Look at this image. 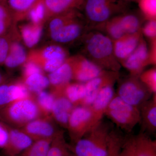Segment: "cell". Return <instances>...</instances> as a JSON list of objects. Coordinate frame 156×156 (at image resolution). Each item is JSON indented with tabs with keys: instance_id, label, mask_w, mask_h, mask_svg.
<instances>
[{
	"instance_id": "obj_1",
	"label": "cell",
	"mask_w": 156,
	"mask_h": 156,
	"mask_svg": "<svg viewBox=\"0 0 156 156\" xmlns=\"http://www.w3.org/2000/svg\"><path fill=\"white\" fill-rule=\"evenodd\" d=\"M90 30L83 15L76 9L49 18L45 34L49 42L66 47L80 41Z\"/></svg>"
},
{
	"instance_id": "obj_2",
	"label": "cell",
	"mask_w": 156,
	"mask_h": 156,
	"mask_svg": "<svg viewBox=\"0 0 156 156\" xmlns=\"http://www.w3.org/2000/svg\"><path fill=\"white\" fill-rule=\"evenodd\" d=\"M80 41L81 54L105 70L119 72L121 65L115 56L113 41L106 35L90 30Z\"/></svg>"
},
{
	"instance_id": "obj_3",
	"label": "cell",
	"mask_w": 156,
	"mask_h": 156,
	"mask_svg": "<svg viewBox=\"0 0 156 156\" xmlns=\"http://www.w3.org/2000/svg\"><path fill=\"white\" fill-rule=\"evenodd\" d=\"M114 127L112 122L101 120L85 136L70 145L73 156H106Z\"/></svg>"
},
{
	"instance_id": "obj_4",
	"label": "cell",
	"mask_w": 156,
	"mask_h": 156,
	"mask_svg": "<svg viewBox=\"0 0 156 156\" xmlns=\"http://www.w3.org/2000/svg\"><path fill=\"white\" fill-rule=\"evenodd\" d=\"M43 117L32 94L17 99L0 109V121L12 128H20Z\"/></svg>"
},
{
	"instance_id": "obj_5",
	"label": "cell",
	"mask_w": 156,
	"mask_h": 156,
	"mask_svg": "<svg viewBox=\"0 0 156 156\" xmlns=\"http://www.w3.org/2000/svg\"><path fill=\"white\" fill-rule=\"evenodd\" d=\"M83 16L90 30L123 14L125 7L119 0H84Z\"/></svg>"
},
{
	"instance_id": "obj_6",
	"label": "cell",
	"mask_w": 156,
	"mask_h": 156,
	"mask_svg": "<svg viewBox=\"0 0 156 156\" xmlns=\"http://www.w3.org/2000/svg\"><path fill=\"white\" fill-rule=\"evenodd\" d=\"M70 56L66 47L48 42L39 48L29 50L27 60L36 63L45 73L53 72Z\"/></svg>"
},
{
	"instance_id": "obj_7",
	"label": "cell",
	"mask_w": 156,
	"mask_h": 156,
	"mask_svg": "<svg viewBox=\"0 0 156 156\" xmlns=\"http://www.w3.org/2000/svg\"><path fill=\"white\" fill-rule=\"evenodd\" d=\"M105 115L127 134H131L140 121L139 109L124 101L115 94L107 108Z\"/></svg>"
},
{
	"instance_id": "obj_8",
	"label": "cell",
	"mask_w": 156,
	"mask_h": 156,
	"mask_svg": "<svg viewBox=\"0 0 156 156\" xmlns=\"http://www.w3.org/2000/svg\"><path fill=\"white\" fill-rule=\"evenodd\" d=\"M143 21L132 13L120 14L94 29L105 34L113 41L141 30Z\"/></svg>"
},
{
	"instance_id": "obj_9",
	"label": "cell",
	"mask_w": 156,
	"mask_h": 156,
	"mask_svg": "<svg viewBox=\"0 0 156 156\" xmlns=\"http://www.w3.org/2000/svg\"><path fill=\"white\" fill-rule=\"evenodd\" d=\"M116 95L126 103L139 108L153 94L140 80L139 76L130 75L120 82Z\"/></svg>"
},
{
	"instance_id": "obj_10",
	"label": "cell",
	"mask_w": 156,
	"mask_h": 156,
	"mask_svg": "<svg viewBox=\"0 0 156 156\" xmlns=\"http://www.w3.org/2000/svg\"><path fill=\"white\" fill-rule=\"evenodd\" d=\"M98 124L89 107H75L70 115L66 128L72 145L85 136Z\"/></svg>"
},
{
	"instance_id": "obj_11",
	"label": "cell",
	"mask_w": 156,
	"mask_h": 156,
	"mask_svg": "<svg viewBox=\"0 0 156 156\" xmlns=\"http://www.w3.org/2000/svg\"><path fill=\"white\" fill-rule=\"evenodd\" d=\"M30 136L34 141L52 139L63 131L59 129L52 117H41L30 122L20 128Z\"/></svg>"
},
{
	"instance_id": "obj_12",
	"label": "cell",
	"mask_w": 156,
	"mask_h": 156,
	"mask_svg": "<svg viewBox=\"0 0 156 156\" xmlns=\"http://www.w3.org/2000/svg\"><path fill=\"white\" fill-rule=\"evenodd\" d=\"M28 52L21 41L17 26L12 32L9 53L3 65L6 72L11 75V73L21 68L27 61Z\"/></svg>"
},
{
	"instance_id": "obj_13",
	"label": "cell",
	"mask_w": 156,
	"mask_h": 156,
	"mask_svg": "<svg viewBox=\"0 0 156 156\" xmlns=\"http://www.w3.org/2000/svg\"><path fill=\"white\" fill-rule=\"evenodd\" d=\"M155 64L151 55L147 44L142 37L139 44L128 58L120 63L130 73V75L138 76L149 64Z\"/></svg>"
},
{
	"instance_id": "obj_14",
	"label": "cell",
	"mask_w": 156,
	"mask_h": 156,
	"mask_svg": "<svg viewBox=\"0 0 156 156\" xmlns=\"http://www.w3.org/2000/svg\"><path fill=\"white\" fill-rule=\"evenodd\" d=\"M119 78V72L105 70L98 76L85 83V95L81 105L90 106L101 89L110 85L114 86Z\"/></svg>"
},
{
	"instance_id": "obj_15",
	"label": "cell",
	"mask_w": 156,
	"mask_h": 156,
	"mask_svg": "<svg viewBox=\"0 0 156 156\" xmlns=\"http://www.w3.org/2000/svg\"><path fill=\"white\" fill-rule=\"evenodd\" d=\"M73 61V80L85 83L105 71L101 68L82 54L71 56Z\"/></svg>"
},
{
	"instance_id": "obj_16",
	"label": "cell",
	"mask_w": 156,
	"mask_h": 156,
	"mask_svg": "<svg viewBox=\"0 0 156 156\" xmlns=\"http://www.w3.org/2000/svg\"><path fill=\"white\" fill-rule=\"evenodd\" d=\"M32 95L21 79L11 77L0 85V109L14 101L28 97Z\"/></svg>"
},
{
	"instance_id": "obj_17",
	"label": "cell",
	"mask_w": 156,
	"mask_h": 156,
	"mask_svg": "<svg viewBox=\"0 0 156 156\" xmlns=\"http://www.w3.org/2000/svg\"><path fill=\"white\" fill-rule=\"evenodd\" d=\"M9 139L3 149L6 156H15L30 147L34 140L28 134L20 128L9 126Z\"/></svg>"
},
{
	"instance_id": "obj_18",
	"label": "cell",
	"mask_w": 156,
	"mask_h": 156,
	"mask_svg": "<svg viewBox=\"0 0 156 156\" xmlns=\"http://www.w3.org/2000/svg\"><path fill=\"white\" fill-rule=\"evenodd\" d=\"M45 25L27 21L17 24L20 38L27 50H30L37 48L45 34Z\"/></svg>"
},
{
	"instance_id": "obj_19",
	"label": "cell",
	"mask_w": 156,
	"mask_h": 156,
	"mask_svg": "<svg viewBox=\"0 0 156 156\" xmlns=\"http://www.w3.org/2000/svg\"><path fill=\"white\" fill-rule=\"evenodd\" d=\"M73 76L72 58L70 56L60 67L48 74V77L51 92L60 91L66 85L71 82Z\"/></svg>"
},
{
	"instance_id": "obj_20",
	"label": "cell",
	"mask_w": 156,
	"mask_h": 156,
	"mask_svg": "<svg viewBox=\"0 0 156 156\" xmlns=\"http://www.w3.org/2000/svg\"><path fill=\"white\" fill-rule=\"evenodd\" d=\"M143 37L141 30L136 33L127 35L114 41L115 56L120 63L134 52Z\"/></svg>"
},
{
	"instance_id": "obj_21",
	"label": "cell",
	"mask_w": 156,
	"mask_h": 156,
	"mask_svg": "<svg viewBox=\"0 0 156 156\" xmlns=\"http://www.w3.org/2000/svg\"><path fill=\"white\" fill-rule=\"evenodd\" d=\"M141 131L147 134H154L156 131V94L139 108Z\"/></svg>"
},
{
	"instance_id": "obj_22",
	"label": "cell",
	"mask_w": 156,
	"mask_h": 156,
	"mask_svg": "<svg viewBox=\"0 0 156 156\" xmlns=\"http://www.w3.org/2000/svg\"><path fill=\"white\" fill-rule=\"evenodd\" d=\"M53 94L55 98L51 117L57 125L66 129L70 115L75 106L62 94Z\"/></svg>"
},
{
	"instance_id": "obj_23",
	"label": "cell",
	"mask_w": 156,
	"mask_h": 156,
	"mask_svg": "<svg viewBox=\"0 0 156 156\" xmlns=\"http://www.w3.org/2000/svg\"><path fill=\"white\" fill-rule=\"evenodd\" d=\"M115 94L113 85L105 87L101 90L89 106L96 123L100 122L102 120L105 111Z\"/></svg>"
},
{
	"instance_id": "obj_24",
	"label": "cell",
	"mask_w": 156,
	"mask_h": 156,
	"mask_svg": "<svg viewBox=\"0 0 156 156\" xmlns=\"http://www.w3.org/2000/svg\"><path fill=\"white\" fill-rule=\"evenodd\" d=\"M84 0H44L48 20L52 16L78 9Z\"/></svg>"
},
{
	"instance_id": "obj_25",
	"label": "cell",
	"mask_w": 156,
	"mask_h": 156,
	"mask_svg": "<svg viewBox=\"0 0 156 156\" xmlns=\"http://www.w3.org/2000/svg\"><path fill=\"white\" fill-rule=\"evenodd\" d=\"M135 156H156V141L144 132L134 135Z\"/></svg>"
},
{
	"instance_id": "obj_26",
	"label": "cell",
	"mask_w": 156,
	"mask_h": 156,
	"mask_svg": "<svg viewBox=\"0 0 156 156\" xmlns=\"http://www.w3.org/2000/svg\"><path fill=\"white\" fill-rule=\"evenodd\" d=\"M56 94L64 95L75 107L81 105L85 95V83L70 82Z\"/></svg>"
},
{
	"instance_id": "obj_27",
	"label": "cell",
	"mask_w": 156,
	"mask_h": 156,
	"mask_svg": "<svg viewBox=\"0 0 156 156\" xmlns=\"http://www.w3.org/2000/svg\"><path fill=\"white\" fill-rule=\"evenodd\" d=\"M17 24L7 0H0V37L10 34Z\"/></svg>"
},
{
	"instance_id": "obj_28",
	"label": "cell",
	"mask_w": 156,
	"mask_h": 156,
	"mask_svg": "<svg viewBox=\"0 0 156 156\" xmlns=\"http://www.w3.org/2000/svg\"><path fill=\"white\" fill-rule=\"evenodd\" d=\"M37 0H7L8 5L17 24L24 21L29 11Z\"/></svg>"
},
{
	"instance_id": "obj_29",
	"label": "cell",
	"mask_w": 156,
	"mask_h": 156,
	"mask_svg": "<svg viewBox=\"0 0 156 156\" xmlns=\"http://www.w3.org/2000/svg\"><path fill=\"white\" fill-rule=\"evenodd\" d=\"M20 79L31 94H36L50 87L49 79L44 73H35Z\"/></svg>"
},
{
	"instance_id": "obj_30",
	"label": "cell",
	"mask_w": 156,
	"mask_h": 156,
	"mask_svg": "<svg viewBox=\"0 0 156 156\" xmlns=\"http://www.w3.org/2000/svg\"><path fill=\"white\" fill-rule=\"evenodd\" d=\"M46 156H73L70 145L66 143L64 131L53 138L50 144Z\"/></svg>"
},
{
	"instance_id": "obj_31",
	"label": "cell",
	"mask_w": 156,
	"mask_h": 156,
	"mask_svg": "<svg viewBox=\"0 0 156 156\" xmlns=\"http://www.w3.org/2000/svg\"><path fill=\"white\" fill-rule=\"evenodd\" d=\"M34 96L37 104L43 117H51L53 103L55 100V95L53 92L45 90L35 94Z\"/></svg>"
},
{
	"instance_id": "obj_32",
	"label": "cell",
	"mask_w": 156,
	"mask_h": 156,
	"mask_svg": "<svg viewBox=\"0 0 156 156\" xmlns=\"http://www.w3.org/2000/svg\"><path fill=\"white\" fill-rule=\"evenodd\" d=\"M126 135L122 130L114 127L111 132L106 156H120Z\"/></svg>"
},
{
	"instance_id": "obj_33",
	"label": "cell",
	"mask_w": 156,
	"mask_h": 156,
	"mask_svg": "<svg viewBox=\"0 0 156 156\" xmlns=\"http://www.w3.org/2000/svg\"><path fill=\"white\" fill-rule=\"evenodd\" d=\"M48 16L44 0H37L36 2L29 11L24 21H29L36 24H46Z\"/></svg>"
},
{
	"instance_id": "obj_34",
	"label": "cell",
	"mask_w": 156,
	"mask_h": 156,
	"mask_svg": "<svg viewBox=\"0 0 156 156\" xmlns=\"http://www.w3.org/2000/svg\"><path fill=\"white\" fill-rule=\"evenodd\" d=\"M52 140L41 139L35 140L30 147L15 156H46Z\"/></svg>"
},
{
	"instance_id": "obj_35",
	"label": "cell",
	"mask_w": 156,
	"mask_h": 156,
	"mask_svg": "<svg viewBox=\"0 0 156 156\" xmlns=\"http://www.w3.org/2000/svg\"><path fill=\"white\" fill-rule=\"evenodd\" d=\"M140 80L153 94H156V69L155 68L143 72L139 76Z\"/></svg>"
},
{
	"instance_id": "obj_36",
	"label": "cell",
	"mask_w": 156,
	"mask_h": 156,
	"mask_svg": "<svg viewBox=\"0 0 156 156\" xmlns=\"http://www.w3.org/2000/svg\"><path fill=\"white\" fill-rule=\"evenodd\" d=\"M14 29L10 34L0 37V67L3 66L9 53Z\"/></svg>"
},
{
	"instance_id": "obj_37",
	"label": "cell",
	"mask_w": 156,
	"mask_h": 156,
	"mask_svg": "<svg viewBox=\"0 0 156 156\" xmlns=\"http://www.w3.org/2000/svg\"><path fill=\"white\" fill-rule=\"evenodd\" d=\"M156 0H140V6L148 19H155Z\"/></svg>"
},
{
	"instance_id": "obj_38",
	"label": "cell",
	"mask_w": 156,
	"mask_h": 156,
	"mask_svg": "<svg viewBox=\"0 0 156 156\" xmlns=\"http://www.w3.org/2000/svg\"><path fill=\"white\" fill-rule=\"evenodd\" d=\"M120 156H135L134 147V135L127 134Z\"/></svg>"
},
{
	"instance_id": "obj_39",
	"label": "cell",
	"mask_w": 156,
	"mask_h": 156,
	"mask_svg": "<svg viewBox=\"0 0 156 156\" xmlns=\"http://www.w3.org/2000/svg\"><path fill=\"white\" fill-rule=\"evenodd\" d=\"M141 27L143 35L151 39L152 41H154L156 36V21L155 19H148Z\"/></svg>"
},
{
	"instance_id": "obj_40",
	"label": "cell",
	"mask_w": 156,
	"mask_h": 156,
	"mask_svg": "<svg viewBox=\"0 0 156 156\" xmlns=\"http://www.w3.org/2000/svg\"><path fill=\"white\" fill-rule=\"evenodd\" d=\"M22 75L21 79L26 77L35 73H44L41 67L36 63L30 60H27L21 67Z\"/></svg>"
},
{
	"instance_id": "obj_41",
	"label": "cell",
	"mask_w": 156,
	"mask_h": 156,
	"mask_svg": "<svg viewBox=\"0 0 156 156\" xmlns=\"http://www.w3.org/2000/svg\"><path fill=\"white\" fill-rule=\"evenodd\" d=\"M9 139V126L0 121V148L5 147Z\"/></svg>"
},
{
	"instance_id": "obj_42",
	"label": "cell",
	"mask_w": 156,
	"mask_h": 156,
	"mask_svg": "<svg viewBox=\"0 0 156 156\" xmlns=\"http://www.w3.org/2000/svg\"><path fill=\"white\" fill-rule=\"evenodd\" d=\"M11 78V75L9 74L6 72L3 71L2 70L0 69V85L5 83Z\"/></svg>"
},
{
	"instance_id": "obj_43",
	"label": "cell",
	"mask_w": 156,
	"mask_h": 156,
	"mask_svg": "<svg viewBox=\"0 0 156 156\" xmlns=\"http://www.w3.org/2000/svg\"><path fill=\"white\" fill-rule=\"evenodd\" d=\"M128 1H136V0H128Z\"/></svg>"
}]
</instances>
